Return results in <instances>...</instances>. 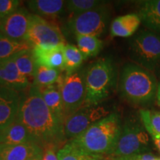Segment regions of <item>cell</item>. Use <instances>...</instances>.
Returning <instances> with one entry per match:
<instances>
[{
  "mask_svg": "<svg viewBox=\"0 0 160 160\" xmlns=\"http://www.w3.org/2000/svg\"><path fill=\"white\" fill-rule=\"evenodd\" d=\"M17 119L25 126L43 151L51 148L59 150L67 143L62 123L48 108L34 84L20 94Z\"/></svg>",
  "mask_w": 160,
  "mask_h": 160,
  "instance_id": "obj_1",
  "label": "cell"
},
{
  "mask_svg": "<svg viewBox=\"0 0 160 160\" xmlns=\"http://www.w3.org/2000/svg\"><path fill=\"white\" fill-rule=\"evenodd\" d=\"M158 84L153 72L134 62L125 64L119 78V93L128 102L148 108L156 102Z\"/></svg>",
  "mask_w": 160,
  "mask_h": 160,
  "instance_id": "obj_2",
  "label": "cell"
},
{
  "mask_svg": "<svg viewBox=\"0 0 160 160\" xmlns=\"http://www.w3.org/2000/svg\"><path fill=\"white\" fill-rule=\"evenodd\" d=\"M122 126L117 112L99 120L71 141L91 155L108 157L114 148Z\"/></svg>",
  "mask_w": 160,
  "mask_h": 160,
  "instance_id": "obj_3",
  "label": "cell"
},
{
  "mask_svg": "<svg viewBox=\"0 0 160 160\" xmlns=\"http://www.w3.org/2000/svg\"><path fill=\"white\" fill-rule=\"evenodd\" d=\"M117 71L111 58L96 60L85 70V100L83 106H98L114 91Z\"/></svg>",
  "mask_w": 160,
  "mask_h": 160,
  "instance_id": "obj_4",
  "label": "cell"
},
{
  "mask_svg": "<svg viewBox=\"0 0 160 160\" xmlns=\"http://www.w3.org/2000/svg\"><path fill=\"white\" fill-rule=\"evenodd\" d=\"M152 140L139 114L130 116L122 126L114 148L105 157L119 158L151 153Z\"/></svg>",
  "mask_w": 160,
  "mask_h": 160,
  "instance_id": "obj_5",
  "label": "cell"
},
{
  "mask_svg": "<svg viewBox=\"0 0 160 160\" xmlns=\"http://www.w3.org/2000/svg\"><path fill=\"white\" fill-rule=\"evenodd\" d=\"M129 53L134 63L153 73L160 68V36L140 30L130 40Z\"/></svg>",
  "mask_w": 160,
  "mask_h": 160,
  "instance_id": "obj_6",
  "label": "cell"
},
{
  "mask_svg": "<svg viewBox=\"0 0 160 160\" xmlns=\"http://www.w3.org/2000/svg\"><path fill=\"white\" fill-rule=\"evenodd\" d=\"M111 16V8L104 3L94 9L78 15H72L67 22L68 29L76 36L99 37L105 33Z\"/></svg>",
  "mask_w": 160,
  "mask_h": 160,
  "instance_id": "obj_7",
  "label": "cell"
},
{
  "mask_svg": "<svg viewBox=\"0 0 160 160\" xmlns=\"http://www.w3.org/2000/svg\"><path fill=\"white\" fill-rule=\"evenodd\" d=\"M62 100L65 118L78 111L85 104V70H77L62 77L57 83Z\"/></svg>",
  "mask_w": 160,
  "mask_h": 160,
  "instance_id": "obj_8",
  "label": "cell"
},
{
  "mask_svg": "<svg viewBox=\"0 0 160 160\" xmlns=\"http://www.w3.org/2000/svg\"><path fill=\"white\" fill-rule=\"evenodd\" d=\"M102 106H82L81 108L65 118L63 131L66 139L71 141L85 131L92 125L110 114Z\"/></svg>",
  "mask_w": 160,
  "mask_h": 160,
  "instance_id": "obj_9",
  "label": "cell"
},
{
  "mask_svg": "<svg viewBox=\"0 0 160 160\" xmlns=\"http://www.w3.org/2000/svg\"><path fill=\"white\" fill-rule=\"evenodd\" d=\"M25 42L32 48L37 46L51 47L65 44L59 28L39 16L32 14Z\"/></svg>",
  "mask_w": 160,
  "mask_h": 160,
  "instance_id": "obj_10",
  "label": "cell"
},
{
  "mask_svg": "<svg viewBox=\"0 0 160 160\" xmlns=\"http://www.w3.org/2000/svg\"><path fill=\"white\" fill-rule=\"evenodd\" d=\"M31 15L25 8H19L11 15L0 20V33L9 39L25 42Z\"/></svg>",
  "mask_w": 160,
  "mask_h": 160,
  "instance_id": "obj_11",
  "label": "cell"
},
{
  "mask_svg": "<svg viewBox=\"0 0 160 160\" xmlns=\"http://www.w3.org/2000/svg\"><path fill=\"white\" fill-rule=\"evenodd\" d=\"M32 82L20 73L13 57L0 60V86L23 92L28 89Z\"/></svg>",
  "mask_w": 160,
  "mask_h": 160,
  "instance_id": "obj_12",
  "label": "cell"
},
{
  "mask_svg": "<svg viewBox=\"0 0 160 160\" xmlns=\"http://www.w3.org/2000/svg\"><path fill=\"white\" fill-rule=\"evenodd\" d=\"M19 92L0 86V131H4L17 119L19 108Z\"/></svg>",
  "mask_w": 160,
  "mask_h": 160,
  "instance_id": "obj_13",
  "label": "cell"
},
{
  "mask_svg": "<svg viewBox=\"0 0 160 160\" xmlns=\"http://www.w3.org/2000/svg\"><path fill=\"white\" fill-rule=\"evenodd\" d=\"M66 44H60L56 46L45 47L37 46L33 48L37 65L49 68L65 71L64 48Z\"/></svg>",
  "mask_w": 160,
  "mask_h": 160,
  "instance_id": "obj_14",
  "label": "cell"
},
{
  "mask_svg": "<svg viewBox=\"0 0 160 160\" xmlns=\"http://www.w3.org/2000/svg\"><path fill=\"white\" fill-rule=\"evenodd\" d=\"M138 15L146 29L160 36V0H145L138 3Z\"/></svg>",
  "mask_w": 160,
  "mask_h": 160,
  "instance_id": "obj_15",
  "label": "cell"
},
{
  "mask_svg": "<svg viewBox=\"0 0 160 160\" xmlns=\"http://www.w3.org/2000/svg\"><path fill=\"white\" fill-rule=\"evenodd\" d=\"M42 152L43 149L34 143L22 145L0 144V160H28Z\"/></svg>",
  "mask_w": 160,
  "mask_h": 160,
  "instance_id": "obj_16",
  "label": "cell"
},
{
  "mask_svg": "<svg viewBox=\"0 0 160 160\" xmlns=\"http://www.w3.org/2000/svg\"><path fill=\"white\" fill-rule=\"evenodd\" d=\"M141 19L138 13H132L120 16L113 20L110 28V33L113 37H131L137 33Z\"/></svg>",
  "mask_w": 160,
  "mask_h": 160,
  "instance_id": "obj_17",
  "label": "cell"
},
{
  "mask_svg": "<svg viewBox=\"0 0 160 160\" xmlns=\"http://www.w3.org/2000/svg\"><path fill=\"white\" fill-rule=\"evenodd\" d=\"M28 8L35 15L41 17L53 19L61 14L65 7V1L62 0H31L26 2Z\"/></svg>",
  "mask_w": 160,
  "mask_h": 160,
  "instance_id": "obj_18",
  "label": "cell"
},
{
  "mask_svg": "<svg viewBox=\"0 0 160 160\" xmlns=\"http://www.w3.org/2000/svg\"><path fill=\"white\" fill-rule=\"evenodd\" d=\"M39 88L44 102L55 117L59 119L63 125L65 114L58 84L48 87H39Z\"/></svg>",
  "mask_w": 160,
  "mask_h": 160,
  "instance_id": "obj_19",
  "label": "cell"
},
{
  "mask_svg": "<svg viewBox=\"0 0 160 160\" xmlns=\"http://www.w3.org/2000/svg\"><path fill=\"white\" fill-rule=\"evenodd\" d=\"M2 143L6 145L37 144L28 130L17 119L2 131Z\"/></svg>",
  "mask_w": 160,
  "mask_h": 160,
  "instance_id": "obj_20",
  "label": "cell"
},
{
  "mask_svg": "<svg viewBox=\"0 0 160 160\" xmlns=\"http://www.w3.org/2000/svg\"><path fill=\"white\" fill-rule=\"evenodd\" d=\"M16 65L22 74H23L30 81L34 79L39 65L36 61L33 48L25 50L13 57Z\"/></svg>",
  "mask_w": 160,
  "mask_h": 160,
  "instance_id": "obj_21",
  "label": "cell"
},
{
  "mask_svg": "<svg viewBox=\"0 0 160 160\" xmlns=\"http://www.w3.org/2000/svg\"><path fill=\"white\" fill-rule=\"evenodd\" d=\"M59 160H104L103 157L91 155L72 141H68L57 151Z\"/></svg>",
  "mask_w": 160,
  "mask_h": 160,
  "instance_id": "obj_22",
  "label": "cell"
},
{
  "mask_svg": "<svg viewBox=\"0 0 160 160\" xmlns=\"http://www.w3.org/2000/svg\"><path fill=\"white\" fill-rule=\"evenodd\" d=\"M77 41L78 48L85 59L97 56L103 48V42L99 37L93 36L77 35Z\"/></svg>",
  "mask_w": 160,
  "mask_h": 160,
  "instance_id": "obj_23",
  "label": "cell"
},
{
  "mask_svg": "<svg viewBox=\"0 0 160 160\" xmlns=\"http://www.w3.org/2000/svg\"><path fill=\"white\" fill-rule=\"evenodd\" d=\"M33 48L24 41H16L9 39L0 33V60L9 59L20 52Z\"/></svg>",
  "mask_w": 160,
  "mask_h": 160,
  "instance_id": "obj_24",
  "label": "cell"
},
{
  "mask_svg": "<svg viewBox=\"0 0 160 160\" xmlns=\"http://www.w3.org/2000/svg\"><path fill=\"white\" fill-rule=\"evenodd\" d=\"M64 60L66 74H69L77 71L85 59L78 47L71 44H66L64 48Z\"/></svg>",
  "mask_w": 160,
  "mask_h": 160,
  "instance_id": "obj_25",
  "label": "cell"
},
{
  "mask_svg": "<svg viewBox=\"0 0 160 160\" xmlns=\"http://www.w3.org/2000/svg\"><path fill=\"white\" fill-rule=\"evenodd\" d=\"M62 76L58 69L39 66L34 77L33 84L38 87H48L57 84Z\"/></svg>",
  "mask_w": 160,
  "mask_h": 160,
  "instance_id": "obj_26",
  "label": "cell"
},
{
  "mask_svg": "<svg viewBox=\"0 0 160 160\" xmlns=\"http://www.w3.org/2000/svg\"><path fill=\"white\" fill-rule=\"evenodd\" d=\"M105 2L98 0H70L65 1V9L72 15H78L94 9Z\"/></svg>",
  "mask_w": 160,
  "mask_h": 160,
  "instance_id": "obj_27",
  "label": "cell"
},
{
  "mask_svg": "<svg viewBox=\"0 0 160 160\" xmlns=\"http://www.w3.org/2000/svg\"><path fill=\"white\" fill-rule=\"evenodd\" d=\"M139 114L142 121V123L144 126H145L146 131H148L150 137H151L152 142L153 143L155 148L157 149V151L160 153V134L153 131V129L152 128L151 125H150L148 119V109H141L139 112Z\"/></svg>",
  "mask_w": 160,
  "mask_h": 160,
  "instance_id": "obj_28",
  "label": "cell"
},
{
  "mask_svg": "<svg viewBox=\"0 0 160 160\" xmlns=\"http://www.w3.org/2000/svg\"><path fill=\"white\" fill-rule=\"evenodd\" d=\"M18 0H0V20L13 13L19 8Z\"/></svg>",
  "mask_w": 160,
  "mask_h": 160,
  "instance_id": "obj_29",
  "label": "cell"
},
{
  "mask_svg": "<svg viewBox=\"0 0 160 160\" xmlns=\"http://www.w3.org/2000/svg\"><path fill=\"white\" fill-rule=\"evenodd\" d=\"M148 119L153 131L160 134V111L148 109Z\"/></svg>",
  "mask_w": 160,
  "mask_h": 160,
  "instance_id": "obj_30",
  "label": "cell"
},
{
  "mask_svg": "<svg viewBox=\"0 0 160 160\" xmlns=\"http://www.w3.org/2000/svg\"><path fill=\"white\" fill-rule=\"evenodd\" d=\"M157 157L152 153H145L142 154L133 155L126 157H119V158H110L104 157V160H156Z\"/></svg>",
  "mask_w": 160,
  "mask_h": 160,
  "instance_id": "obj_31",
  "label": "cell"
},
{
  "mask_svg": "<svg viewBox=\"0 0 160 160\" xmlns=\"http://www.w3.org/2000/svg\"><path fill=\"white\" fill-rule=\"evenodd\" d=\"M56 151L57 150L53 148L44 150L42 160H59L57 154H56Z\"/></svg>",
  "mask_w": 160,
  "mask_h": 160,
  "instance_id": "obj_32",
  "label": "cell"
},
{
  "mask_svg": "<svg viewBox=\"0 0 160 160\" xmlns=\"http://www.w3.org/2000/svg\"><path fill=\"white\" fill-rule=\"evenodd\" d=\"M156 102H157V105L160 108V82H159V84H158V89H157V97H156Z\"/></svg>",
  "mask_w": 160,
  "mask_h": 160,
  "instance_id": "obj_33",
  "label": "cell"
},
{
  "mask_svg": "<svg viewBox=\"0 0 160 160\" xmlns=\"http://www.w3.org/2000/svg\"><path fill=\"white\" fill-rule=\"evenodd\" d=\"M42 157H43V152L42 153H38V154L34 156V157H31V159L28 160H42Z\"/></svg>",
  "mask_w": 160,
  "mask_h": 160,
  "instance_id": "obj_34",
  "label": "cell"
},
{
  "mask_svg": "<svg viewBox=\"0 0 160 160\" xmlns=\"http://www.w3.org/2000/svg\"><path fill=\"white\" fill-rule=\"evenodd\" d=\"M2 143V131H0V144Z\"/></svg>",
  "mask_w": 160,
  "mask_h": 160,
  "instance_id": "obj_35",
  "label": "cell"
},
{
  "mask_svg": "<svg viewBox=\"0 0 160 160\" xmlns=\"http://www.w3.org/2000/svg\"><path fill=\"white\" fill-rule=\"evenodd\" d=\"M156 160H160V157H157V159H156Z\"/></svg>",
  "mask_w": 160,
  "mask_h": 160,
  "instance_id": "obj_36",
  "label": "cell"
}]
</instances>
